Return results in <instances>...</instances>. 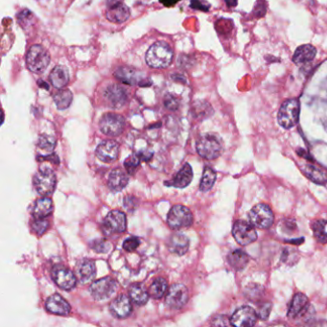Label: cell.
I'll list each match as a JSON object with an SVG mask.
<instances>
[{"instance_id":"cell-1","label":"cell","mask_w":327,"mask_h":327,"mask_svg":"<svg viewBox=\"0 0 327 327\" xmlns=\"http://www.w3.org/2000/svg\"><path fill=\"white\" fill-rule=\"evenodd\" d=\"M174 53L165 41H156L148 49L145 60L152 68H166L172 63Z\"/></svg>"},{"instance_id":"cell-2","label":"cell","mask_w":327,"mask_h":327,"mask_svg":"<svg viewBox=\"0 0 327 327\" xmlns=\"http://www.w3.org/2000/svg\"><path fill=\"white\" fill-rule=\"evenodd\" d=\"M197 152L205 159H216L224 152V142L220 137L214 133H206L197 141Z\"/></svg>"},{"instance_id":"cell-3","label":"cell","mask_w":327,"mask_h":327,"mask_svg":"<svg viewBox=\"0 0 327 327\" xmlns=\"http://www.w3.org/2000/svg\"><path fill=\"white\" fill-rule=\"evenodd\" d=\"M299 112L301 105L297 99H288L284 101L278 112L279 125L284 129L293 128L298 122Z\"/></svg>"},{"instance_id":"cell-4","label":"cell","mask_w":327,"mask_h":327,"mask_svg":"<svg viewBox=\"0 0 327 327\" xmlns=\"http://www.w3.org/2000/svg\"><path fill=\"white\" fill-rule=\"evenodd\" d=\"M26 64L34 73L43 72L50 64V55L48 51L41 45L31 46L26 55Z\"/></svg>"},{"instance_id":"cell-5","label":"cell","mask_w":327,"mask_h":327,"mask_svg":"<svg viewBox=\"0 0 327 327\" xmlns=\"http://www.w3.org/2000/svg\"><path fill=\"white\" fill-rule=\"evenodd\" d=\"M250 223L257 229H269L275 221V215L270 206L265 204L254 206L249 213Z\"/></svg>"},{"instance_id":"cell-6","label":"cell","mask_w":327,"mask_h":327,"mask_svg":"<svg viewBox=\"0 0 327 327\" xmlns=\"http://www.w3.org/2000/svg\"><path fill=\"white\" fill-rule=\"evenodd\" d=\"M33 183L35 189L41 196H50L56 188V175L51 169H43L34 176Z\"/></svg>"},{"instance_id":"cell-7","label":"cell","mask_w":327,"mask_h":327,"mask_svg":"<svg viewBox=\"0 0 327 327\" xmlns=\"http://www.w3.org/2000/svg\"><path fill=\"white\" fill-rule=\"evenodd\" d=\"M167 222L171 229H187L193 224V214L186 206L174 205L168 214Z\"/></svg>"},{"instance_id":"cell-8","label":"cell","mask_w":327,"mask_h":327,"mask_svg":"<svg viewBox=\"0 0 327 327\" xmlns=\"http://www.w3.org/2000/svg\"><path fill=\"white\" fill-rule=\"evenodd\" d=\"M115 76L117 80L127 85L141 87H148L151 85L144 74L130 66H119L115 71Z\"/></svg>"},{"instance_id":"cell-9","label":"cell","mask_w":327,"mask_h":327,"mask_svg":"<svg viewBox=\"0 0 327 327\" xmlns=\"http://www.w3.org/2000/svg\"><path fill=\"white\" fill-rule=\"evenodd\" d=\"M118 284L114 278H104L93 282L90 287V293L96 301L110 298L117 290Z\"/></svg>"},{"instance_id":"cell-10","label":"cell","mask_w":327,"mask_h":327,"mask_svg":"<svg viewBox=\"0 0 327 327\" xmlns=\"http://www.w3.org/2000/svg\"><path fill=\"white\" fill-rule=\"evenodd\" d=\"M127 228V218L120 210H113L108 213L102 224V230L106 235L113 233H122Z\"/></svg>"},{"instance_id":"cell-11","label":"cell","mask_w":327,"mask_h":327,"mask_svg":"<svg viewBox=\"0 0 327 327\" xmlns=\"http://www.w3.org/2000/svg\"><path fill=\"white\" fill-rule=\"evenodd\" d=\"M232 235L238 244L241 246L250 245L257 239V233L254 226L251 223L242 220L234 223L232 228Z\"/></svg>"},{"instance_id":"cell-12","label":"cell","mask_w":327,"mask_h":327,"mask_svg":"<svg viewBox=\"0 0 327 327\" xmlns=\"http://www.w3.org/2000/svg\"><path fill=\"white\" fill-rule=\"evenodd\" d=\"M188 297V290L186 286L180 283H176L170 287L165 298V303L169 308L178 310L187 303Z\"/></svg>"},{"instance_id":"cell-13","label":"cell","mask_w":327,"mask_h":327,"mask_svg":"<svg viewBox=\"0 0 327 327\" xmlns=\"http://www.w3.org/2000/svg\"><path fill=\"white\" fill-rule=\"evenodd\" d=\"M124 126L125 120L122 116L113 113L106 114L101 118L99 123L101 131L110 137H117L121 134L124 130Z\"/></svg>"},{"instance_id":"cell-14","label":"cell","mask_w":327,"mask_h":327,"mask_svg":"<svg viewBox=\"0 0 327 327\" xmlns=\"http://www.w3.org/2000/svg\"><path fill=\"white\" fill-rule=\"evenodd\" d=\"M311 309L309 299L305 294L297 293L294 295L290 303L287 317L291 319H302L305 317Z\"/></svg>"},{"instance_id":"cell-15","label":"cell","mask_w":327,"mask_h":327,"mask_svg":"<svg viewBox=\"0 0 327 327\" xmlns=\"http://www.w3.org/2000/svg\"><path fill=\"white\" fill-rule=\"evenodd\" d=\"M258 319L257 312L250 306H244L239 308L232 315L230 322L231 325L238 327L254 326Z\"/></svg>"},{"instance_id":"cell-16","label":"cell","mask_w":327,"mask_h":327,"mask_svg":"<svg viewBox=\"0 0 327 327\" xmlns=\"http://www.w3.org/2000/svg\"><path fill=\"white\" fill-rule=\"evenodd\" d=\"M104 97L108 106L115 108H120L127 103L128 93L127 90L122 87L117 85H111L105 90Z\"/></svg>"},{"instance_id":"cell-17","label":"cell","mask_w":327,"mask_h":327,"mask_svg":"<svg viewBox=\"0 0 327 327\" xmlns=\"http://www.w3.org/2000/svg\"><path fill=\"white\" fill-rule=\"evenodd\" d=\"M52 278L58 286L66 291L73 289L77 282L73 272L64 266H56L52 271Z\"/></svg>"},{"instance_id":"cell-18","label":"cell","mask_w":327,"mask_h":327,"mask_svg":"<svg viewBox=\"0 0 327 327\" xmlns=\"http://www.w3.org/2000/svg\"><path fill=\"white\" fill-rule=\"evenodd\" d=\"M119 155V145L114 140L102 142L96 149V155L103 162L111 164L116 160Z\"/></svg>"},{"instance_id":"cell-19","label":"cell","mask_w":327,"mask_h":327,"mask_svg":"<svg viewBox=\"0 0 327 327\" xmlns=\"http://www.w3.org/2000/svg\"><path fill=\"white\" fill-rule=\"evenodd\" d=\"M131 16L129 8L120 1L111 3L106 10V17L110 21L115 23H123Z\"/></svg>"},{"instance_id":"cell-20","label":"cell","mask_w":327,"mask_h":327,"mask_svg":"<svg viewBox=\"0 0 327 327\" xmlns=\"http://www.w3.org/2000/svg\"><path fill=\"white\" fill-rule=\"evenodd\" d=\"M46 310L58 316H66L70 313L71 307L69 303L59 294L51 295L45 303Z\"/></svg>"},{"instance_id":"cell-21","label":"cell","mask_w":327,"mask_h":327,"mask_svg":"<svg viewBox=\"0 0 327 327\" xmlns=\"http://www.w3.org/2000/svg\"><path fill=\"white\" fill-rule=\"evenodd\" d=\"M110 309L115 318H118V319L127 318L130 316L132 309L131 301L125 294H121L117 296L115 301L111 303Z\"/></svg>"},{"instance_id":"cell-22","label":"cell","mask_w":327,"mask_h":327,"mask_svg":"<svg viewBox=\"0 0 327 327\" xmlns=\"http://www.w3.org/2000/svg\"><path fill=\"white\" fill-rule=\"evenodd\" d=\"M76 274H77V278L82 283L90 282L96 275L95 263L87 258L82 259L81 261L78 262L76 266Z\"/></svg>"},{"instance_id":"cell-23","label":"cell","mask_w":327,"mask_h":327,"mask_svg":"<svg viewBox=\"0 0 327 327\" xmlns=\"http://www.w3.org/2000/svg\"><path fill=\"white\" fill-rule=\"evenodd\" d=\"M168 249L172 254L183 255L189 249V239L183 233H175L168 240Z\"/></svg>"},{"instance_id":"cell-24","label":"cell","mask_w":327,"mask_h":327,"mask_svg":"<svg viewBox=\"0 0 327 327\" xmlns=\"http://www.w3.org/2000/svg\"><path fill=\"white\" fill-rule=\"evenodd\" d=\"M317 54V49L311 44H304L294 51L293 62L296 66H303L312 62Z\"/></svg>"},{"instance_id":"cell-25","label":"cell","mask_w":327,"mask_h":327,"mask_svg":"<svg viewBox=\"0 0 327 327\" xmlns=\"http://www.w3.org/2000/svg\"><path fill=\"white\" fill-rule=\"evenodd\" d=\"M193 179V170L190 166V164H185L180 169L177 175L174 177L172 181L169 183V185L177 187V188H185L188 186L190 182Z\"/></svg>"},{"instance_id":"cell-26","label":"cell","mask_w":327,"mask_h":327,"mask_svg":"<svg viewBox=\"0 0 327 327\" xmlns=\"http://www.w3.org/2000/svg\"><path fill=\"white\" fill-rule=\"evenodd\" d=\"M53 208L52 200L44 197L36 201L32 208V215L35 219H44L52 213Z\"/></svg>"},{"instance_id":"cell-27","label":"cell","mask_w":327,"mask_h":327,"mask_svg":"<svg viewBox=\"0 0 327 327\" xmlns=\"http://www.w3.org/2000/svg\"><path fill=\"white\" fill-rule=\"evenodd\" d=\"M128 183H129V178L126 175V173L122 171L121 169L113 170L108 176V180H107L108 187L115 192L121 191L128 185Z\"/></svg>"},{"instance_id":"cell-28","label":"cell","mask_w":327,"mask_h":327,"mask_svg":"<svg viewBox=\"0 0 327 327\" xmlns=\"http://www.w3.org/2000/svg\"><path fill=\"white\" fill-rule=\"evenodd\" d=\"M303 172L311 181L315 183L324 184L327 182V172L319 166L310 164H304Z\"/></svg>"},{"instance_id":"cell-29","label":"cell","mask_w":327,"mask_h":327,"mask_svg":"<svg viewBox=\"0 0 327 327\" xmlns=\"http://www.w3.org/2000/svg\"><path fill=\"white\" fill-rule=\"evenodd\" d=\"M50 82L56 89H63L69 82V73L66 66H57L53 68L49 76Z\"/></svg>"},{"instance_id":"cell-30","label":"cell","mask_w":327,"mask_h":327,"mask_svg":"<svg viewBox=\"0 0 327 327\" xmlns=\"http://www.w3.org/2000/svg\"><path fill=\"white\" fill-rule=\"evenodd\" d=\"M250 261V256L242 250H235L229 253L228 262L232 269L242 270L245 269Z\"/></svg>"},{"instance_id":"cell-31","label":"cell","mask_w":327,"mask_h":327,"mask_svg":"<svg viewBox=\"0 0 327 327\" xmlns=\"http://www.w3.org/2000/svg\"><path fill=\"white\" fill-rule=\"evenodd\" d=\"M130 296L132 303L141 306L147 303L150 297V293L141 284L137 283L131 285L130 288Z\"/></svg>"},{"instance_id":"cell-32","label":"cell","mask_w":327,"mask_h":327,"mask_svg":"<svg viewBox=\"0 0 327 327\" xmlns=\"http://www.w3.org/2000/svg\"><path fill=\"white\" fill-rule=\"evenodd\" d=\"M167 289H168L167 281L164 278H157L152 282L149 289V293L151 296L158 299V298H161L164 294H166Z\"/></svg>"},{"instance_id":"cell-33","label":"cell","mask_w":327,"mask_h":327,"mask_svg":"<svg viewBox=\"0 0 327 327\" xmlns=\"http://www.w3.org/2000/svg\"><path fill=\"white\" fill-rule=\"evenodd\" d=\"M54 102L59 110H66L71 105L73 95L71 91L68 90H61L53 96Z\"/></svg>"},{"instance_id":"cell-34","label":"cell","mask_w":327,"mask_h":327,"mask_svg":"<svg viewBox=\"0 0 327 327\" xmlns=\"http://www.w3.org/2000/svg\"><path fill=\"white\" fill-rule=\"evenodd\" d=\"M312 229L316 240L321 244H327V220H318L313 223Z\"/></svg>"},{"instance_id":"cell-35","label":"cell","mask_w":327,"mask_h":327,"mask_svg":"<svg viewBox=\"0 0 327 327\" xmlns=\"http://www.w3.org/2000/svg\"><path fill=\"white\" fill-rule=\"evenodd\" d=\"M217 178L216 172L210 167H205L204 173H203V178L200 183V190L203 192H207L210 189L212 188L215 180Z\"/></svg>"},{"instance_id":"cell-36","label":"cell","mask_w":327,"mask_h":327,"mask_svg":"<svg viewBox=\"0 0 327 327\" xmlns=\"http://www.w3.org/2000/svg\"><path fill=\"white\" fill-rule=\"evenodd\" d=\"M56 146V139L48 134H41L38 140V147L41 151L51 153Z\"/></svg>"},{"instance_id":"cell-37","label":"cell","mask_w":327,"mask_h":327,"mask_svg":"<svg viewBox=\"0 0 327 327\" xmlns=\"http://www.w3.org/2000/svg\"><path fill=\"white\" fill-rule=\"evenodd\" d=\"M90 247L97 254H107L112 249L111 243L107 242L105 239L93 240L90 243Z\"/></svg>"},{"instance_id":"cell-38","label":"cell","mask_w":327,"mask_h":327,"mask_svg":"<svg viewBox=\"0 0 327 327\" xmlns=\"http://www.w3.org/2000/svg\"><path fill=\"white\" fill-rule=\"evenodd\" d=\"M140 160H141V158L139 157V155L138 154L129 155L126 158V160L124 161V166H125L126 170L128 171L129 174L133 175L135 173L137 169L139 168Z\"/></svg>"},{"instance_id":"cell-39","label":"cell","mask_w":327,"mask_h":327,"mask_svg":"<svg viewBox=\"0 0 327 327\" xmlns=\"http://www.w3.org/2000/svg\"><path fill=\"white\" fill-rule=\"evenodd\" d=\"M48 227H49V222L47 221L45 218L35 219V221L32 223V230L39 236L42 235L47 230Z\"/></svg>"},{"instance_id":"cell-40","label":"cell","mask_w":327,"mask_h":327,"mask_svg":"<svg viewBox=\"0 0 327 327\" xmlns=\"http://www.w3.org/2000/svg\"><path fill=\"white\" fill-rule=\"evenodd\" d=\"M33 19V15L30 11L28 10H22L18 15H17V20L20 23L22 27H26L27 25H30Z\"/></svg>"},{"instance_id":"cell-41","label":"cell","mask_w":327,"mask_h":327,"mask_svg":"<svg viewBox=\"0 0 327 327\" xmlns=\"http://www.w3.org/2000/svg\"><path fill=\"white\" fill-rule=\"evenodd\" d=\"M139 239L138 237H130L128 238L127 240H125V242L123 243V249L127 252H133L139 248Z\"/></svg>"},{"instance_id":"cell-42","label":"cell","mask_w":327,"mask_h":327,"mask_svg":"<svg viewBox=\"0 0 327 327\" xmlns=\"http://www.w3.org/2000/svg\"><path fill=\"white\" fill-rule=\"evenodd\" d=\"M270 310H271V304L264 303L257 311V315L262 320H266L270 316Z\"/></svg>"},{"instance_id":"cell-43","label":"cell","mask_w":327,"mask_h":327,"mask_svg":"<svg viewBox=\"0 0 327 327\" xmlns=\"http://www.w3.org/2000/svg\"><path fill=\"white\" fill-rule=\"evenodd\" d=\"M190 7L195 9V10H201L204 12H207L210 8V5L203 0H191Z\"/></svg>"},{"instance_id":"cell-44","label":"cell","mask_w":327,"mask_h":327,"mask_svg":"<svg viewBox=\"0 0 327 327\" xmlns=\"http://www.w3.org/2000/svg\"><path fill=\"white\" fill-rule=\"evenodd\" d=\"M164 105L170 111H176L179 107V101L172 95H168L164 101Z\"/></svg>"},{"instance_id":"cell-45","label":"cell","mask_w":327,"mask_h":327,"mask_svg":"<svg viewBox=\"0 0 327 327\" xmlns=\"http://www.w3.org/2000/svg\"><path fill=\"white\" fill-rule=\"evenodd\" d=\"M211 324L216 325V326H218V325L219 326H227V325L231 324V322H230V319H228V317L220 315V316H217V317H215L212 319Z\"/></svg>"},{"instance_id":"cell-46","label":"cell","mask_w":327,"mask_h":327,"mask_svg":"<svg viewBox=\"0 0 327 327\" xmlns=\"http://www.w3.org/2000/svg\"><path fill=\"white\" fill-rule=\"evenodd\" d=\"M138 155L141 158V160H149L152 157L153 154L148 152V151H140L139 153H138Z\"/></svg>"},{"instance_id":"cell-47","label":"cell","mask_w":327,"mask_h":327,"mask_svg":"<svg viewBox=\"0 0 327 327\" xmlns=\"http://www.w3.org/2000/svg\"><path fill=\"white\" fill-rule=\"evenodd\" d=\"M180 0H159L161 4H164L165 7H172L175 4H177Z\"/></svg>"},{"instance_id":"cell-48","label":"cell","mask_w":327,"mask_h":327,"mask_svg":"<svg viewBox=\"0 0 327 327\" xmlns=\"http://www.w3.org/2000/svg\"><path fill=\"white\" fill-rule=\"evenodd\" d=\"M238 0H226V4L228 7H235L237 5Z\"/></svg>"}]
</instances>
